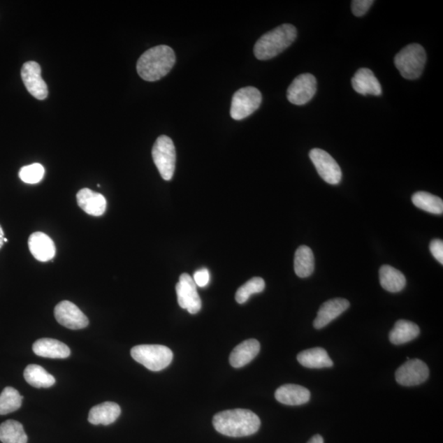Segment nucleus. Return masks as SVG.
<instances>
[{
	"mask_svg": "<svg viewBox=\"0 0 443 443\" xmlns=\"http://www.w3.org/2000/svg\"><path fill=\"white\" fill-rule=\"evenodd\" d=\"M261 419L249 409H235L216 414L213 419L215 430L221 435L240 437L254 435L260 430Z\"/></svg>",
	"mask_w": 443,
	"mask_h": 443,
	"instance_id": "obj_1",
	"label": "nucleus"
},
{
	"mask_svg": "<svg viewBox=\"0 0 443 443\" xmlns=\"http://www.w3.org/2000/svg\"><path fill=\"white\" fill-rule=\"evenodd\" d=\"M176 62L175 53L168 45H158L145 51L138 59L139 76L147 82H155L166 76Z\"/></svg>",
	"mask_w": 443,
	"mask_h": 443,
	"instance_id": "obj_2",
	"label": "nucleus"
},
{
	"mask_svg": "<svg viewBox=\"0 0 443 443\" xmlns=\"http://www.w3.org/2000/svg\"><path fill=\"white\" fill-rule=\"evenodd\" d=\"M298 36L296 27L284 24L263 35L254 47V56L260 60L276 57L293 43Z\"/></svg>",
	"mask_w": 443,
	"mask_h": 443,
	"instance_id": "obj_3",
	"label": "nucleus"
},
{
	"mask_svg": "<svg viewBox=\"0 0 443 443\" xmlns=\"http://www.w3.org/2000/svg\"><path fill=\"white\" fill-rule=\"evenodd\" d=\"M426 60L423 47L419 44H411L395 55L394 64L404 78L416 80L421 76Z\"/></svg>",
	"mask_w": 443,
	"mask_h": 443,
	"instance_id": "obj_4",
	"label": "nucleus"
},
{
	"mask_svg": "<svg viewBox=\"0 0 443 443\" xmlns=\"http://www.w3.org/2000/svg\"><path fill=\"white\" fill-rule=\"evenodd\" d=\"M131 357L152 371H160L171 364L173 354L167 347L161 345H139L131 351Z\"/></svg>",
	"mask_w": 443,
	"mask_h": 443,
	"instance_id": "obj_5",
	"label": "nucleus"
},
{
	"mask_svg": "<svg viewBox=\"0 0 443 443\" xmlns=\"http://www.w3.org/2000/svg\"><path fill=\"white\" fill-rule=\"evenodd\" d=\"M155 166L165 181H170L176 166V150L170 138L160 136L152 149Z\"/></svg>",
	"mask_w": 443,
	"mask_h": 443,
	"instance_id": "obj_6",
	"label": "nucleus"
},
{
	"mask_svg": "<svg viewBox=\"0 0 443 443\" xmlns=\"http://www.w3.org/2000/svg\"><path fill=\"white\" fill-rule=\"evenodd\" d=\"M262 95L256 87H247L238 89L233 95L231 106V117L235 120H242L260 108Z\"/></svg>",
	"mask_w": 443,
	"mask_h": 443,
	"instance_id": "obj_7",
	"label": "nucleus"
},
{
	"mask_svg": "<svg viewBox=\"0 0 443 443\" xmlns=\"http://www.w3.org/2000/svg\"><path fill=\"white\" fill-rule=\"evenodd\" d=\"M310 158L319 176L331 185H337L342 180V170L336 160L321 149L310 150Z\"/></svg>",
	"mask_w": 443,
	"mask_h": 443,
	"instance_id": "obj_8",
	"label": "nucleus"
},
{
	"mask_svg": "<svg viewBox=\"0 0 443 443\" xmlns=\"http://www.w3.org/2000/svg\"><path fill=\"white\" fill-rule=\"evenodd\" d=\"M317 91V81L312 74L299 75L287 89V100L296 106H303L312 100Z\"/></svg>",
	"mask_w": 443,
	"mask_h": 443,
	"instance_id": "obj_9",
	"label": "nucleus"
},
{
	"mask_svg": "<svg viewBox=\"0 0 443 443\" xmlns=\"http://www.w3.org/2000/svg\"><path fill=\"white\" fill-rule=\"evenodd\" d=\"M177 301L182 309L191 314H196L201 309V300L198 294L196 285L187 273H182L176 285Z\"/></svg>",
	"mask_w": 443,
	"mask_h": 443,
	"instance_id": "obj_10",
	"label": "nucleus"
},
{
	"mask_svg": "<svg viewBox=\"0 0 443 443\" xmlns=\"http://www.w3.org/2000/svg\"><path fill=\"white\" fill-rule=\"evenodd\" d=\"M395 380L405 386H417L424 383L430 376V370L423 361L408 360L395 372Z\"/></svg>",
	"mask_w": 443,
	"mask_h": 443,
	"instance_id": "obj_11",
	"label": "nucleus"
},
{
	"mask_svg": "<svg viewBox=\"0 0 443 443\" xmlns=\"http://www.w3.org/2000/svg\"><path fill=\"white\" fill-rule=\"evenodd\" d=\"M22 79L25 87L33 97L43 101L48 96V87L41 78L39 64L30 61L23 64L21 71Z\"/></svg>",
	"mask_w": 443,
	"mask_h": 443,
	"instance_id": "obj_12",
	"label": "nucleus"
},
{
	"mask_svg": "<svg viewBox=\"0 0 443 443\" xmlns=\"http://www.w3.org/2000/svg\"><path fill=\"white\" fill-rule=\"evenodd\" d=\"M56 320L65 328L78 330L88 326L89 319L78 306L71 301H61L55 308Z\"/></svg>",
	"mask_w": 443,
	"mask_h": 443,
	"instance_id": "obj_13",
	"label": "nucleus"
},
{
	"mask_svg": "<svg viewBox=\"0 0 443 443\" xmlns=\"http://www.w3.org/2000/svg\"><path fill=\"white\" fill-rule=\"evenodd\" d=\"M28 246L32 256L41 262L50 261L55 256V242L48 235L43 233H32L28 239Z\"/></svg>",
	"mask_w": 443,
	"mask_h": 443,
	"instance_id": "obj_14",
	"label": "nucleus"
},
{
	"mask_svg": "<svg viewBox=\"0 0 443 443\" xmlns=\"http://www.w3.org/2000/svg\"><path fill=\"white\" fill-rule=\"evenodd\" d=\"M350 306V303L346 299L336 298L324 303L320 307L317 317L314 321V327L321 329L345 312Z\"/></svg>",
	"mask_w": 443,
	"mask_h": 443,
	"instance_id": "obj_15",
	"label": "nucleus"
},
{
	"mask_svg": "<svg viewBox=\"0 0 443 443\" xmlns=\"http://www.w3.org/2000/svg\"><path fill=\"white\" fill-rule=\"evenodd\" d=\"M353 89L363 96H379L382 94V87L379 80L370 69L361 68L351 79Z\"/></svg>",
	"mask_w": 443,
	"mask_h": 443,
	"instance_id": "obj_16",
	"label": "nucleus"
},
{
	"mask_svg": "<svg viewBox=\"0 0 443 443\" xmlns=\"http://www.w3.org/2000/svg\"><path fill=\"white\" fill-rule=\"evenodd\" d=\"M32 350L36 356L50 359H66L71 354L66 344L51 338L39 339L33 344Z\"/></svg>",
	"mask_w": 443,
	"mask_h": 443,
	"instance_id": "obj_17",
	"label": "nucleus"
},
{
	"mask_svg": "<svg viewBox=\"0 0 443 443\" xmlns=\"http://www.w3.org/2000/svg\"><path fill=\"white\" fill-rule=\"evenodd\" d=\"M78 204L84 212L92 216H101L106 210V200L101 193L84 188L77 195Z\"/></svg>",
	"mask_w": 443,
	"mask_h": 443,
	"instance_id": "obj_18",
	"label": "nucleus"
},
{
	"mask_svg": "<svg viewBox=\"0 0 443 443\" xmlns=\"http://www.w3.org/2000/svg\"><path fill=\"white\" fill-rule=\"evenodd\" d=\"M277 402L287 405H300L310 402V392L303 386L282 385L275 392Z\"/></svg>",
	"mask_w": 443,
	"mask_h": 443,
	"instance_id": "obj_19",
	"label": "nucleus"
},
{
	"mask_svg": "<svg viewBox=\"0 0 443 443\" xmlns=\"http://www.w3.org/2000/svg\"><path fill=\"white\" fill-rule=\"evenodd\" d=\"M261 351V344L256 339H249L234 348L229 361L234 368H242L249 364Z\"/></svg>",
	"mask_w": 443,
	"mask_h": 443,
	"instance_id": "obj_20",
	"label": "nucleus"
},
{
	"mask_svg": "<svg viewBox=\"0 0 443 443\" xmlns=\"http://www.w3.org/2000/svg\"><path fill=\"white\" fill-rule=\"evenodd\" d=\"M121 408L115 402H107L96 405L89 411L88 421L95 426H108L115 423L119 417Z\"/></svg>",
	"mask_w": 443,
	"mask_h": 443,
	"instance_id": "obj_21",
	"label": "nucleus"
},
{
	"mask_svg": "<svg viewBox=\"0 0 443 443\" xmlns=\"http://www.w3.org/2000/svg\"><path fill=\"white\" fill-rule=\"evenodd\" d=\"M298 361L300 364L309 369H323L333 365L328 352L321 347L308 349L299 353Z\"/></svg>",
	"mask_w": 443,
	"mask_h": 443,
	"instance_id": "obj_22",
	"label": "nucleus"
},
{
	"mask_svg": "<svg viewBox=\"0 0 443 443\" xmlns=\"http://www.w3.org/2000/svg\"><path fill=\"white\" fill-rule=\"evenodd\" d=\"M421 333L416 324L400 319L389 333V340L394 345H402L416 339Z\"/></svg>",
	"mask_w": 443,
	"mask_h": 443,
	"instance_id": "obj_23",
	"label": "nucleus"
},
{
	"mask_svg": "<svg viewBox=\"0 0 443 443\" xmlns=\"http://www.w3.org/2000/svg\"><path fill=\"white\" fill-rule=\"evenodd\" d=\"M379 281L384 289L393 293L402 291L407 284V279L403 273L390 266H383L380 268Z\"/></svg>",
	"mask_w": 443,
	"mask_h": 443,
	"instance_id": "obj_24",
	"label": "nucleus"
},
{
	"mask_svg": "<svg viewBox=\"0 0 443 443\" xmlns=\"http://www.w3.org/2000/svg\"><path fill=\"white\" fill-rule=\"evenodd\" d=\"M296 275L300 277H308L314 270V257L312 249L306 246H300L296 249L294 260Z\"/></svg>",
	"mask_w": 443,
	"mask_h": 443,
	"instance_id": "obj_25",
	"label": "nucleus"
},
{
	"mask_svg": "<svg viewBox=\"0 0 443 443\" xmlns=\"http://www.w3.org/2000/svg\"><path fill=\"white\" fill-rule=\"evenodd\" d=\"M24 378L28 384L36 388H50L55 384V377L37 365H29L26 368Z\"/></svg>",
	"mask_w": 443,
	"mask_h": 443,
	"instance_id": "obj_26",
	"label": "nucleus"
},
{
	"mask_svg": "<svg viewBox=\"0 0 443 443\" xmlns=\"http://www.w3.org/2000/svg\"><path fill=\"white\" fill-rule=\"evenodd\" d=\"M0 441L3 443H27V436L22 424L13 419L1 423Z\"/></svg>",
	"mask_w": 443,
	"mask_h": 443,
	"instance_id": "obj_27",
	"label": "nucleus"
},
{
	"mask_svg": "<svg viewBox=\"0 0 443 443\" xmlns=\"http://www.w3.org/2000/svg\"><path fill=\"white\" fill-rule=\"evenodd\" d=\"M414 205L428 213L442 215L443 212V201L441 198L426 191H419L412 196Z\"/></svg>",
	"mask_w": 443,
	"mask_h": 443,
	"instance_id": "obj_28",
	"label": "nucleus"
},
{
	"mask_svg": "<svg viewBox=\"0 0 443 443\" xmlns=\"http://www.w3.org/2000/svg\"><path fill=\"white\" fill-rule=\"evenodd\" d=\"M23 397L12 386H6L0 394V414H8L22 407Z\"/></svg>",
	"mask_w": 443,
	"mask_h": 443,
	"instance_id": "obj_29",
	"label": "nucleus"
},
{
	"mask_svg": "<svg viewBox=\"0 0 443 443\" xmlns=\"http://www.w3.org/2000/svg\"><path fill=\"white\" fill-rule=\"evenodd\" d=\"M266 289V282L261 277H253L238 290L235 300L239 304L246 303L253 294L260 293Z\"/></svg>",
	"mask_w": 443,
	"mask_h": 443,
	"instance_id": "obj_30",
	"label": "nucleus"
},
{
	"mask_svg": "<svg viewBox=\"0 0 443 443\" xmlns=\"http://www.w3.org/2000/svg\"><path fill=\"white\" fill-rule=\"evenodd\" d=\"M45 176V168L41 164H32L22 167L20 177L22 182L28 184L40 182Z\"/></svg>",
	"mask_w": 443,
	"mask_h": 443,
	"instance_id": "obj_31",
	"label": "nucleus"
},
{
	"mask_svg": "<svg viewBox=\"0 0 443 443\" xmlns=\"http://www.w3.org/2000/svg\"><path fill=\"white\" fill-rule=\"evenodd\" d=\"M373 3V0H354L351 2L352 13L356 17L364 16Z\"/></svg>",
	"mask_w": 443,
	"mask_h": 443,
	"instance_id": "obj_32",
	"label": "nucleus"
},
{
	"mask_svg": "<svg viewBox=\"0 0 443 443\" xmlns=\"http://www.w3.org/2000/svg\"><path fill=\"white\" fill-rule=\"evenodd\" d=\"M210 279V275L207 268H201V270H197L194 273V277H193L196 285L201 287H205L208 285Z\"/></svg>",
	"mask_w": 443,
	"mask_h": 443,
	"instance_id": "obj_33",
	"label": "nucleus"
},
{
	"mask_svg": "<svg viewBox=\"0 0 443 443\" xmlns=\"http://www.w3.org/2000/svg\"><path fill=\"white\" fill-rule=\"evenodd\" d=\"M431 254L436 260L443 265V242L440 239L433 240L430 246Z\"/></svg>",
	"mask_w": 443,
	"mask_h": 443,
	"instance_id": "obj_34",
	"label": "nucleus"
},
{
	"mask_svg": "<svg viewBox=\"0 0 443 443\" xmlns=\"http://www.w3.org/2000/svg\"><path fill=\"white\" fill-rule=\"evenodd\" d=\"M307 443H324V438L319 435H314L310 438Z\"/></svg>",
	"mask_w": 443,
	"mask_h": 443,
	"instance_id": "obj_35",
	"label": "nucleus"
},
{
	"mask_svg": "<svg viewBox=\"0 0 443 443\" xmlns=\"http://www.w3.org/2000/svg\"><path fill=\"white\" fill-rule=\"evenodd\" d=\"M3 240H4V233L1 227V225H0V249H1L3 246V243H4Z\"/></svg>",
	"mask_w": 443,
	"mask_h": 443,
	"instance_id": "obj_36",
	"label": "nucleus"
},
{
	"mask_svg": "<svg viewBox=\"0 0 443 443\" xmlns=\"http://www.w3.org/2000/svg\"><path fill=\"white\" fill-rule=\"evenodd\" d=\"M3 241H4V242H8L7 238H4Z\"/></svg>",
	"mask_w": 443,
	"mask_h": 443,
	"instance_id": "obj_37",
	"label": "nucleus"
}]
</instances>
